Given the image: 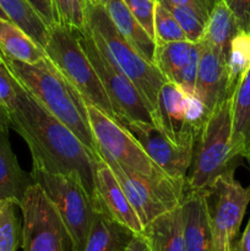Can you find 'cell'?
<instances>
[{
    "label": "cell",
    "mask_w": 250,
    "mask_h": 251,
    "mask_svg": "<svg viewBox=\"0 0 250 251\" xmlns=\"http://www.w3.org/2000/svg\"><path fill=\"white\" fill-rule=\"evenodd\" d=\"M15 88L16 100L7 110L10 127L19 132L28 146L32 166L75 176L95 198L100 156L93 154L69 127L44 109L16 78Z\"/></svg>",
    "instance_id": "obj_1"
},
{
    "label": "cell",
    "mask_w": 250,
    "mask_h": 251,
    "mask_svg": "<svg viewBox=\"0 0 250 251\" xmlns=\"http://www.w3.org/2000/svg\"><path fill=\"white\" fill-rule=\"evenodd\" d=\"M0 55L10 73L32 97L69 127L93 154H98V145L88 120L87 103L48 58L46 56L36 64H27L11 60L1 53Z\"/></svg>",
    "instance_id": "obj_2"
},
{
    "label": "cell",
    "mask_w": 250,
    "mask_h": 251,
    "mask_svg": "<svg viewBox=\"0 0 250 251\" xmlns=\"http://www.w3.org/2000/svg\"><path fill=\"white\" fill-rule=\"evenodd\" d=\"M86 26L108 58L131 80L144 97L151 114L158 104V95L167 78L120 34L104 5L85 0Z\"/></svg>",
    "instance_id": "obj_3"
},
{
    "label": "cell",
    "mask_w": 250,
    "mask_h": 251,
    "mask_svg": "<svg viewBox=\"0 0 250 251\" xmlns=\"http://www.w3.org/2000/svg\"><path fill=\"white\" fill-rule=\"evenodd\" d=\"M238 157L232 147V97L211 112L194 146L186 188L206 190L218 176L234 172Z\"/></svg>",
    "instance_id": "obj_4"
},
{
    "label": "cell",
    "mask_w": 250,
    "mask_h": 251,
    "mask_svg": "<svg viewBox=\"0 0 250 251\" xmlns=\"http://www.w3.org/2000/svg\"><path fill=\"white\" fill-rule=\"evenodd\" d=\"M44 51L54 68L80 93L86 103L95 105L108 117L117 120L109 98L83 51L75 29L60 24L49 27Z\"/></svg>",
    "instance_id": "obj_5"
},
{
    "label": "cell",
    "mask_w": 250,
    "mask_h": 251,
    "mask_svg": "<svg viewBox=\"0 0 250 251\" xmlns=\"http://www.w3.org/2000/svg\"><path fill=\"white\" fill-rule=\"evenodd\" d=\"M31 176L58 212L68 233L71 251H83L96 203L77 178L32 166Z\"/></svg>",
    "instance_id": "obj_6"
},
{
    "label": "cell",
    "mask_w": 250,
    "mask_h": 251,
    "mask_svg": "<svg viewBox=\"0 0 250 251\" xmlns=\"http://www.w3.org/2000/svg\"><path fill=\"white\" fill-rule=\"evenodd\" d=\"M83 51L90 59L96 74L110 100L118 123H153L152 114L144 97L129 77L108 58L100 44L95 41L87 26L75 29Z\"/></svg>",
    "instance_id": "obj_7"
},
{
    "label": "cell",
    "mask_w": 250,
    "mask_h": 251,
    "mask_svg": "<svg viewBox=\"0 0 250 251\" xmlns=\"http://www.w3.org/2000/svg\"><path fill=\"white\" fill-rule=\"evenodd\" d=\"M97 153L109 166L110 171L118 179L144 228L154 218L175 208L183 201L186 184L173 180H153L122 167L100 147H97Z\"/></svg>",
    "instance_id": "obj_8"
},
{
    "label": "cell",
    "mask_w": 250,
    "mask_h": 251,
    "mask_svg": "<svg viewBox=\"0 0 250 251\" xmlns=\"http://www.w3.org/2000/svg\"><path fill=\"white\" fill-rule=\"evenodd\" d=\"M87 113L98 147L107 152L120 166L153 180H173L150 158L140 142L120 123L88 103Z\"/></svg>",
    "instance_id": "obj_9"
},
{
    "label": "cell",
    "mask_w": 250,
    "mask_h": 251,
    "mask_svg": "<svg viewBox=\"0 0 250 251\" xmlns=\"http://www.w3.org/2000/svg\"><path fill=\"white\" fill-rule=\"evenodd\" d=\"M207 190L212 250L230 251L250 202V186L244 188L234 172L218 176Z\"/></svg>",
    "instance_id": "obj_10"
},
{
    "label": "cell",
    "mask_w": 250,
    "mask_h": 251,
    "mask_svg": "<svg viewBox=\"0 0 250 251\" xmlns=\"http://www.w3.org/2000/svg\"><path fill=\"white\" fill-rule=\"evenodd\" d=\"M24 251H68V233L50 201L39 185L32 184L20 202Z\"/></svg>",
    "instance_id": "obj_11"
},
{
    "label": "cell",
    "mask_w": 250,
    "mask_h": 251,
    "mask_svg": "<svg viewBox=\"0 0 250 251\" xmlns=\"http://www.w3.org/2000/svg\"><path fill=\"white\" fill-rule=\"evenodd\" d=\"M140 142L150 158L173 180L186 184L195 142L176 144L157 125L146 122L120 123Z\"/></svg>",
    "instance_id": "obj_12"
},
{
    "label": "cell",
    "mask_w": 250,
    "mask_h": 251,
    "mask_svg": "<svg viewBox=\"0 0 250 251\" xmlns=\"http://www.w3.org/2000/svg\"><path fill=\"white\" fill-rule=\"evenodd\" d=\"M95 185L96 191L93 200L96 205L100 206L113 220L129 228L132 233L141 234L144 232V226L139 216L132 208L109 166L100 157H98L96 166Z\"/></svg>",
    "instance_id": "obj_13"
},
{
    "label": "cell",
    "mask_w": 250,
    "mask_h": 251,
    "mask_svg": "<svg viewBox=\"0 0 250 251\" xmlns=\"http://www.w3.org/2000/svg\"><path fill=\"white\" fill-rule=\"evenodd\" d=\"M188 93L179 85L167 81L158 95V104L152 114L153 124L176 144L195 142L196 134L185 119Z\"/></svg>",
    "instance_id": "obj_14"
},
{
    "label": "cell",
    "mask_w": 250,
    "mask_h": 251,
    "mask_svg": "<svg viewBox=\"0 0 250 251\" xmlns=\"http://www.w3.org/2000/svg\"><path fill=\"white\" fill-rule=\"evenodd\" d=\"M195 95L212 112L220 103L232 97L228 90L227 59L211 47L201 43Z\"/></svg>",
    "instance_id": "obj_15"
},
{
    "label": "cell",
    "mask_w": 250,
    "mask_h": 251,
    "mask_svg": "<svg viewBox=\"0 0 250 251\" xmlns=\"http://www.w3.org/2000/svg\"><path fill=\"white\" fill-rule=\"evenodd\" d=\"M181 213L185 251L212 250L207 190L186 188L181 201Z\"/></svg>",
    "instance_id": "obj_16"
},
{
    "label": "cell",
    "mask_w": 250,
    "mask_h": 251,
    "mask_svg": "<svg viewBox=\"0 0 250 251\" xmlns=\"http://www.w3.org/2000/svg\"><path fill=\"white\" fill-rule=\"evenodd\" d=\"M34 184L31 173L20 167L9 141V131L0 132V200L20 202L27 189Z\"/></svg>",
    "instance_id": "obj_17"
},
{
    "label": "cell",
    "mask_w": 250,
    "mask_h": 251,
    "mask_svg": "<svg viewBox=\"0 0 250 251\" xmlns=\"http://www.w3.org/2000/svg\"><path fill=\"white\" fill-rule=\"evenodd\" d=\"M96 203V202H95ZM135 233L96 205L95 216L83 251H124Z\"/></svg>",
    "instance_id": "obj_18"
},
{
    "label": "cell",
    "mask_w": 250,
    "mask_h": 251,
    "mask_svg": "<svg viewBox=\"0 0 250 251\" xmlns=\"http://www.w3.org/2000/svg\"><path fill=\"white\" fill-rule=\"evenodd\" d=\"M142 234L151 251H185L181 203L145 226Z\"/></svg>",
    "instance_id": "obj_19"
},
{
    "label": "cell",
    "mask_w": 250,
    "mask_h": 251,
    "mask_svg": "<svg viewBox=\"0 0 250 251\" xmlns=\"http://www.w3.org/2000/svg\"><path fill=\"white\" fill-rule=\"evenodd\" d=\"M105 9L120 34L141 54L142 58L154 65L156 41L145 31L125 2L123 0H109L105 4Z\"/></svg>",
    "instance_id": "obj_20"
},
{
    "label": "cell",
    "mask_w": 250,
    "mask_h": 251,
    "mask_svg": "<svg viewBox=\"0 0 250 251\" xmlns=\"http://www.w3.org/2000/svg\"><path fill=\"white\" fill-rule=\"evenodd\" d=\"M232 147L237 157L250 153V69L232 95Z\"/></svg>",
    "instance_id": "obj_21"
},
{
    "label": "cell",
    "mask_w": 250,
    "mask_h": 251,
    "mask_svg": "<svg viewBox=\"0 0 250 251\" xmlns=\"http://www.w3.org/2000/svg\"><path fill=\"white\" fill-rule=\"evenodd\" d=\"M239 31L237 20L229 7L223 0H216L200 42L217 50L227 59L230 42Z\"/></svg>",
    "instance_id": "obj_22"
},
{
    "label": "cell",
    "mask_w": 250,
    "mask_h": 251,
    "mask_svg": "<svg viewBox=\"0 0 250 251\" xmlns=\"http://www.w3.org/2000/svg\"><path fill=\"white\" fill-rule=\"evenodd\" d=\"M0 53L11 60L27 64H36L47 56L37 42L6 19H0Z\"/></svg>",
    "instance_id": "obj_23"
},
{
    "label": "cell",
    "mask_w": 250,
    "mask_h": 251,
    "mask_svg": "<svg viewBox=\"0 0 250 251\" xmlns=\"http://www.w3.org/2000/svg\"><path fill=\"white\" fill-rule=\"evenodd\" d=\"M191 46L193 43L188 41L156 43L153 63L168 82L180 83L181 73L189 60Z\"/></svg>",
    "instance_id": "obj_24"
},
{
    "label": "cell",
    "mask_w": 250,
    "mask_h": 251,
    "mask_svg": "<svg viewBox=\"0 0 250 251\" xmlns=\"http://www.w3.org/2000/svg\"><path fill=\"white\" fill-rule=\"evenodd\" d=\"M250 69V34L239 31L230 42L227 56L228 90L233 95L247 71Z\"/></svg>",
    "instance_id": "obj_25"
},
{
    "label": "cell",
    "mask_w": 250,
    "mask_h": 251,
    "mask_svg": "<svg viewBox=\"0 0 250 251\" xmlns=\"http://www.w3.org/2000/svg\"><path fill=\"white\" fill-rule=\"evenodd\" d=\"M16 207L14 201L0 200V251H17L21 243L22 226Z\"/></svg>",
    "instance_id": "obj_26"
},
{
    "label": "cell",
    "mask_w": 250,
    "mask_h": 251,
    "mask_svg": "<svg viewBox=\"0 0 250 251\" xmlns=\"http://www.w3.org/2000/svg\"><path fill=\"white\" fill-rule=\"evenodd\" d=\"M154 41L156 43L186 41L183 29L171 11L156 1L154 5Z\"/></svg>",
    "instance_id": "obj_27"
},
{
    "label": "cell",
    "mask_w": 250,
    "mask_h": 251,
    "mask_svg": "<svg viewBox=\"0 0 250 251\" xmlns=\"http://www.w3.org/2000/svg\"><path fill=\"white\" fill-rule=\"evenodd\" d=\"M163 6L167 7L175 17L179 26L181 27L184 34H185L186 41L191 42V43L200 42L208 19L189 7L173 6V5H163Z\"/></svg>",
    "instance_id": "obj_28"
},
{
    "label": "cell",
    "mask_w": 250,
    "mask_h": 251,
    "mask_svg": "<svg viewBox=\"0 0 250 251\" xmlns=\"http://www.w3.org/2000/svg\"><path fill=\"white\" fill-rule=\"evenodd\" d=\"M51 2L58 24L77 31L85 28V0H51Z\"/></svg>",
    "instance_id": "obj_29"
},
{
    "label": "cell",
    "mask_w": 250,
    "mask_h": 251,
    "mask_svg": "<svg viewBox=\"0 0 250 251\" xmlns=\"http://www.w3.org/2000/svg\"><path fill=\"white\" fill-rule=\"evenodd\" d=\"M131 14L136 17L145 31L154 39V5L153 0H123Z\"/></svg>",
    "instance_id": "obj_30"
},
{
    "label": "cell",
    "mask_w": 250,
    "mask_h": 251,
    "mask_svg": "<svg viewBox=\"0 0 250 251\" xmlns=\"http://www.w3.org/2000/svg\"><path fill=\"white\" fill-rule=\"evenodd\" d=\"M200 53H201V44L200 42L193 43L190 50V55H189V60L186 63L185 68H184L183 73H181L180 78V86L188 95H195V85H196V77H198V70H199V60H200Z\"/></svg>",
    "instance_id": "obj_31"
},
{
    "label": "cell",
    "mask_w": 250,
    "mask_h": 251,
    "mask_svg": "<svg viewBox=\"0 0 250 251\" xmlns=\"http://www.w3.org/2000/svg\"><path fill=\"white\" fill-rule=\"evenodd\" d=\"M234 15L240 31L250 34V0H223Z\"/></svg>",
    "instance_id": "obj_32"
},
{
    "label": "cell",
    "mask_w": 250,
    "mask_h": 251,
    "mask_svg": "<svg viewBox=\"0 0 250 251\" xmlns=\"http://www.w3.org/2000/svg\"><path fill=\"white\" fill-rule=\"evenodd\" d=\"M161 5H173V6L189 7L195 10L203 17L208 19L216 0H156Z\"/></svg>",
    "instance_id": "obj_33"
},
{
    "label": "cell",
    "mask_w": 250,
    "mask_h": 251,
    "mask_svg": "<svg viewBox=\"0 0 250 251\" xmlns=\"http://www.w3.org/2000/svg\"><path fill=\"white\" fill-rule=\"evenodd\" d=\"M27 1L36 10L37 14L42 17V20L48 25V27H51L58 24L55 10H54L51 0H27Z\"/></svg>",
    "instance_id": "obj_34"
},
{
    "label": "cell",
    "mask_w": 250,
    "mask_h": 251,
    "mask_svg": "<svg viewBox=\"0 0 250 251\" xmlns=\"http://www.w3.org/2000/svg\"><path fill=\"white\" fill-rule=\"evenodd\" d=\"M124 251H151L150 250L149 243L144 234H134L131 240L129 242L127 247Z\"/></svg>",
    "instance_id": "obj_35"
},
{
    "label": "cell",
    "mask_w": 250,
    "mask_h": 251,
    "mask_svg": "<svg viewBox=\"0 0 250 251\" xmlns=\"http://www.w3.org/2000/svg\"><path fill=\"white\" fill-rule=\"evenodd\" d=\"M230 251H250V218L242 238L238 242H234Z\"/></svg>",
    "instance_id": "obj_36"
},
{
    "label": "cell",
    "mask_w": 250,
    "mask_h": 251,
    "mask_svg": "<svg viewBox=\"0 0 250 251\" xmlns=\"http://www.w3.org/2000/svg\"><path fill=\"white\" fill-rule=\"evenodd\" d=\"M10 127V119L6 109L0 104V132L9 131Z\"/></svg>",
    "instance_id": "obj_37"
},
{
    "label": "cell",
    "mask_w": 250,
    "mask_h": 251,
    "mask_svg": "<svg viewBox=\"0 0 250 251\" xmlns=\"http://www.w3.org/2000/svg\"><path fill=\"white\" fill-rule=\"evenodd\" d=\"M0 19H6V20H9V19H7L6 14H5V12H4V10L1 9V6H0Z\"/></svg>",
    "instance_id": "obj_38"
},
{
    "label": "cell",
    "mask_w": 250,
    "mask_h": 251,
    "mask_svg": "<svg viewBox=\"0 0 250 251\" xmlns=\"http://www.w3.org/2000/svg\"><path fill=\"white\" fill-rule=\"evenodd\" d=\"M95 1L100 2V4L104 5V6H105V4H107V2H108V1H109V0H95Z\"/></svg>",
    "instance_id": "obj_39"
},
{
    "label": "cell",
    "mask_w": 250,
    "mask_h": 251,
    "mask_svg": "<svg viewBox=\"0 0 250 251\" xmlns=\"http://www.w3.org/2000/svg\"><path fill=\"white\" fill-rule=\"evenodd\" d=\"M247 159H248V162H249V164H250V153H249V154H248Z\"/></svg>",
    "instance_id": "obj_40"
},
{
    "label": "cell",
    "mask_w": 250,
    "mask_h": 251,
    "mask_svg": "<svg viewBox=\"0 0 250 251\" xmlns=\"http://www.w3.org/2000/svg\"><path fill=\"white\" fill-rule=\"evenodd\" d=\"M153 1H156V0H153Z\"/></svg>",
    "instance_id": "obj_41"
}]
</instances>
